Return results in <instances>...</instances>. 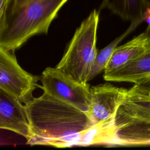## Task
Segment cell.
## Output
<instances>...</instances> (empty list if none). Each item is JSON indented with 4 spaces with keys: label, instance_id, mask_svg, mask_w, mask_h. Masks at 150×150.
I'll list each match as a JSON object with an SVG mask.
<instances>
[{
    "label": "cell",
    "instance_id": "52a82bcc",
    "mask_svg": "<svg viewBox=\"0 0 150 150\" xmlns=\"http://www.w3.org/2000/svg\"><path fill=\"white\" fill-rule=\"evenodd\" d=\"M143 127H150V98L131 93L128 90L114 117L115 134Z\"/></svg>",
    "mask_w": 150,
    "mask_h": 150
},
{
    "label": "cell",
    "instance_id": "277c9868",
    "mask_svg": "<svg viewBox=\"0 0 150 150\" xmlns=\"http://www.w3.org/2000/svg\"><path fill=\"white\" fill-rule=\"evenodd\" d=\"M40 87L50 96L88 113L91 107L90 86L74 80L57 67H47L42 73Z\"/></svg>",
    "mask_w": 150,
    "mask_h": 150
},
{
    "label": "cell",
    "instance_id": "30bf717a",
    "mask_svg": "<svg viewBox=\"0 0 150 150\" xmlns=\"http://www.w3.org/2000/svg\"><path fill=\"white\" fill-rule=\"evenodd\" d=\"M150 77V47L122 66L104 74L106 81L136 83Z\"/></svg>",
    "mask_w": 150,
    "mask_h": 150
},
{
    "label": "cell",
    "instance_id": "9c48e42d",
    "mask_svg": "<svg viewBox=\"0 0 150 150\" xmlns=\"http://www.w3.org/2000/svg\"><path fill=\"white\" fill-rule=\"evenodd\" d=\"M150 47V25L145 31L126 43L117 46L108 63L104 73L114 70L134 60Z\"/></svg>",
    "mask_w": 150,
    "mask_h": 150
},
{
    "label": "cell",
    "instance_id": "5b68a950",
    "mask_svg": "<svg viewBox=\"0 0 150 150\" xmlns=\"http://www.w3.org/2000/svg\"><path fill=\"white\" fill-rule=\"evenodd\" d=\"M39 77L23 70L19 64L14 52L0 47V89L26 104L38 87Z\"/></svg>",
    "mask_w": 150,
    "mask_h": 150
},
{
    "label": "cell",
    "instance_id": "6da1fadb",
    "mask_svg": "<svg viewBox=\"0 0 150 150\" xmlns=\"http://www.w3.org/2000/svg\"><path fill=\"white\" fill-rule=\"evenodd\" d=\"M25 105L32 133L27 144L56 148L114 146L113 124L96 125L88 113L45 92Z\"/></svg>",
    "mask_w": 150,
    "mask_h": 150
},
{
    "label": "cell",
    "instance_id": "7a4b0ae2",
    "mask_svg": "<svg viewBox=\"0 0 150 150\" xmlns=\"http://www.w3.org/2000/svg\"><path fill=\"white\" fill-rule=\"evenodd\" d=\"M68 0H11L0 20V47L15 52L32 36L47 33Z\"/></svg>",
    "mask_w": 150,
    "mask_h": 150
},
{
    "label": "cell",
    "instance_id": "7c38bea8",
    "mask_svg": "<svg viewBox=\"0 0 150 150\" xmlns=\"http://www.w3.org/2000/svg\"><path fill=\"white\" fill-rule=\"evenodd\" d=\"M140 23L141 22H132L130 26L124 33L114 39L107 46L97 52V56L89 74L88 81L91 80L101 71L103 70L104 71L111 57L112 54L113 53L115 49L117 47V45L119 44V43Z\"/></svg>",
    "mask_w": 150,
    "mask_h": 150
},
{
    "label": "cell",
    "instance_id": "3957f363",
    "mask_svg": "<svg viewBox=\"0 0 150 150\" xmlns=\"http://www.w3.org/2000/svg\"><path fill=\"white\" fill-rule=\"evenodd\" d=\"M99 12L94 9L76 30L65 52L56 67L77 82H88L94 60Z\"/></svg>",
    "mask_w": 150,
    "mask_h": 150
},
{
    "label": "cell",
    "instance_id": "8fae6325",
    "mask_svg": "<svg viewBox=\"0 0 150 150\" xmlns=\"http://www.w3.org/2000/svg\"><path fill=\"white\" fill-rule=\"evenodd\" d=\"M149 6V0H103L101 9H108L125 21L142 22L144 21V15Z\"/></svg>",
    "mask_w": 150,
    "mask_h": 150
},
{
    "label": "cell",
    "instance_id": "8992f818",
    "mask_svg": "<svg viewBox=\"0 0 150 150\" xmlns=\"http://www.w3.org/2000/svg\"><path fill=\"white\" fill-rule=\"evenodd\" d=\"M91 107L88 114L96 125L114 124L117 111L128 90L106 83L90 88Z\"/></svg>",
    "mask_w": 150,
    "mask_h": 150
},
{
    "label": "cell",
    "instance_id": "5bb4252c",
    "mask_svg": "<svg viewBox=\"0 0 150 150\" xmlns=\"http://www.w3.org/2000/svg\"><path fill=\"white\" fill-rule=\"evenodd\" d=\"M144 18V21L146 22L148 25H150V6H149L145 11Z\"/></svg>",
    "mask_w": 150,
    "mask_h": 150
},
{
    "label": "cell",
    "instance_id": "4fadbf2b",
    "mask_svg": "<svg viewBox=\"0 0 150 150\" xmlns=\"http://www.w3.org/2000/svg\"><path fill=\"white\" fill-rule=\"evenodd\" d=\"M131 93L150 98V77L139 81L128 90Z\"/></svg>",
    "mask_w": 150,
    "mask_h": 150
},
{
    "label": "cell",
    "instance_id": "ba28073f",
    "mask_svg": "<svg viewBox=\"0 0 150 150\" xmlns=\"http://www.w3.org/2000/svg\"><path fill=\"white\" fill-rule=\"evenodd\" d=\"M0 128L23 137L26 143L32 133L26 107L13 96L0 89Z\"/></svg>",
    "mask_w": 150,
    "mask_h": 150
}]
</instances>
